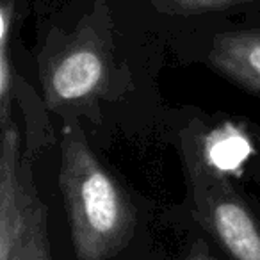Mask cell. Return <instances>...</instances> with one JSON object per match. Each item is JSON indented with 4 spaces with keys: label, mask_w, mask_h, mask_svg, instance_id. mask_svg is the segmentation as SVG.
Here are the masks:
<instances>
[{
    "label": "cell",
    "mask_w": 260,
    "mask_h": 260,
    "mask_svg": "<svg viewBox=\"0 0 260 260\" xmlns=\"http://www.w3.org/2000/svg\"><path fill=\"white\" fill-rule=\"evenodd\" d=\"M184 260H217V258L212 255V253H210L209 246H205V242L200 241V242H196V244L192 246L191 253H189Z\"/></svg>",
    "instance_id": "52a82bcc"
},
{
    "label": "cell",
    "mask_w": 260,
    "mask_h": 260,
    "mask_svg": "<svg viewBox=\"0 0 260 260\" xmlns=\"http://www.w3.org/2000/svg\"><path fill=\"white\" fill-rule=\"evenodd\" d=\"M203 157L210 168L223 175H241L244 164L255 153L251 139L234 123H223L202 136Z\"/></svg>",
    "instance_id": "8992f818"
},
{
    "label": "cell",
    "mask_w": 260,
    "mask_h": 260,
    "mask_svg": "<svg viewBox=\"0 0 260 260\" xmlns=\"http://www.w3.org/2000/svg\"><path fill=\"white\" fill-rule=\"evenodd\" d=\"M203 123L192 119L180 132L189 200L200 226L230 260H260V219L226 175L203 157Z\"/></svg>",
    "instance_id": "7a4b0ae2"
},
{
    "label": "cell",
    "mask_w": 260,
    "mask_h": 260,
    "mask_svg": "<svg viewBox=\"0 0 260 260\" xmlns=\"http://www.w3.org/2000/svg\"><path fill=\"white\" fill-rule=\"evenodd\" d=\"M256 141H258V146H260V132L256 134ZM258 173H260V168H258Z\"/></svg>",
    "instance_id": "ba28073f"
},
{
    "label": "cell",
    "mask_w": 260,
    "mask_h": 260,
    "mask_svg": "<svg viewBox=\"0 0 260 260\" xmlns=\"http://www.w3.org/2000/svg\"><path fill=\"white\" fill-rule=\"evenodd\" d=\"M0 260H52L47 207L34 185L15 118L2 123Z\"/></svg>",
    "instance_id": "3957f363"
},
{
    "label": "cell",
    "mask_w": 260,
    "mask_h": 260,
    "mask_svg": "<svg viewBox=\"0 0 260 260\" xmlns=\"http://www.w3.org/2000/svg\"><path fill=\"white\" fill-rule=\"evenodd\" d=\"M59 185L77 260L118 255L134 234V207L89 148L77 121H68L62 130Z\"/></svg>",
    "instance_id": "6da1fadb"
},
{
    "label": "cell",
    "mask_w": 260,
    "mask_h": 260,
    "mask_svg": "<svg viewBox=\"0 0 260 260\" xmlns=\"http://www.w3.org/2000/svg\"><path fill=\"white\" fill-rule=\"evenodd\" d=\"M207 62L235 84L260 93V29L216 36L207 52Z\"/></svg>",
    "instance_id": "5b68a950"
},
{
    "label": "cell",
    "mask_w": 260,
    "mask_h": 260,
    "mask_svg": "<svg viewBox=\"0 0 260 260\" xmlns=\"http://www.w3.org/2000/svg\"><path fill=\"white\" fill-rule=\"evenodd\" d=\"M107 80V62L98 45L77 40L61 52L45 72L47 96L52 104L82 102L100 93Z\"/></svg>",
    "instance_id": "277c9868"
}]
</instances>
